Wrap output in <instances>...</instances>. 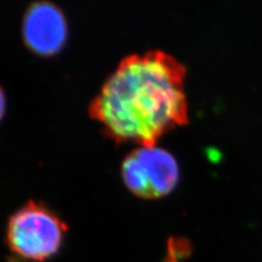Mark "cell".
I'll return each instance as SVG.
<instances>
[{
	"label": "cell",
	"mask_w": 262,
	"mask_h": 262,
	"mask_svg": "<svg viewBox=\"0 0 262 262\" xmlns=\"http://www.w3.org/2000/svg\"><path fill=\"white\" fill-rule=\"evenodd\" d=\"M185 66L162 51L127 56L90 103L89 114L117 143L157 144L188 122Z\"/></svg>",
	"instance_id": "cell-1"
},
{
	"label": "cell",
	"mask_w": 262,
	"mask_h": 262,
	"mask_svg": "<svg viewBox=\"0 0 262 262\" xmlns=\"http://www.w3.org/2000/svg\"><path fill=\"white\" fill-rule=\"evenodd\" d=\"M67 225L45 203L30 200L8 221L6 238L20 258L43 262L60 249Z\"/></svg>",
	"instance_id": "cell-2"
},
{
	"label": "cell",
	"mask_w": 262,
	"mask_h": 262,
	"mask_svg": "<svg viewBox=\"0 0 262 262\" xmlns=\"http://www.w3.org/2000/svg\"><path fill=\"white\" fill-rule=\"evenodd\" d=\"M122 180L128 189L142 199H157L174 189L179 180L177 160L157 145L139 146L121 164Z\"/></svg>",
	"instance_id": "cell-3"
},
{
	"label": "cell",
	"mask_w": 262,
	"mask_h": 262,
	"mask_svg": "<svg viewBox=\"0 0 262 262\" xmlns=\"http://www.w3.org/2000/svg\"><path fill=\"white\" fill-rule=\"evenodd\" d=\"M22 37L32 53L44 57L58 54L68 38L64 13L47 0L33 3L23 15Z\"/></svg>",
	"instance_id": "cell-4"
},
{
	"label": "cell",
	"mask_w": 262,
	"mask_h": 262,
	"mask_svg": "<svg viewBox=\"0 0 262 262\" xmlns=\"http://www.w3.org/2000/svg\"><path fill=\"white\" fill-rule=\"evenodd\" d=\"M6 111V94L4 92V89L0 85V120L3 119Z\"/></svg>",
	"instance_id": "cell-5"
}]
</instances>
